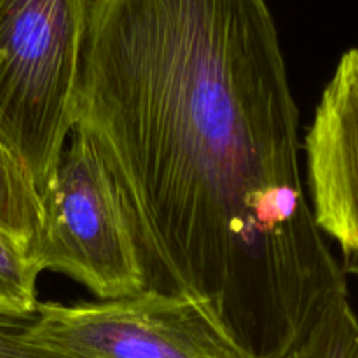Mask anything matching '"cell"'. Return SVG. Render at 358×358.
<instances>
[{"instance_id": "cell-3", "label": "cell", "mask_w": 358, "mask_h": 358, "mask_svg": "<svg viewBox=\"0 0 358 358\" xmlns=\"http://www.w3.org/2000/svg\"><path fill=\"white\" fill-rule=\"evenodd\" d=\"M41 194L42 226L31 245L41 271L83 283L101 301L145 292L136 245L112 175L79 129Z\"/></svg>"}, {"instance_id": "cell-6", "label": "cell", "mask_w": 358, "mask_h": 358, "mask_svg": "<svg viewBox=\"0 0 358 358\" xmlns=\"http://www.w3.org/2000/svg\"><path fill=\"white\" fill-rule=\"evenodd\" d=\"M42 199L27 168L0 142V231L30 252L42 226Z\"/></svg>"}, {"instance_id": "cell-8", "label": "cell", "mask_w": 358, "mask_h": 358, "mask_svg": "<svg viewBox=\"0 0 358 358\" xmlns=\"http://www.w3.org/2000/svg\"><path fill=\"white\" fill-rule=\"evenodd\" d=\"M41 269L28 252L0 231V313L30 315L37 310Z\"/></svg>"}, {"instance_id": "cell-1", "label": "cell", "mask_w": 358, "mask_h": 358, "mask_svg": "<svg viewBox=\"0 0 358 358\" xmlns=\"http://www.w3.org/2000/svg\"><path fill=\"white\" fill-rule=\"evenodd\" d=\"M266 0H91L76 122L112 175L145 292L282 358L345 273L315 224Z\"/></svg>"}, {"instance_id": "cell-4", "label": "cell", "mask_w": 358, "mask_h": 358, "mask_svg": "<svg viewBox=\"0 0 358 358\" xmlns=\"http://www.w3.org/2000/svg\"><path fill=\"white\" fill-rule=\"evenodd\" d=\"M35 332L77 358H241L198 303L171 294L38 303Z\"/></svg>"}, {"instance_id": "cell-2", "label": "cell", "mask_w": 358, "mask_h": 358, "mask_svg": "<svg viewBox=\"0 0 358 358\" xmlns=\"http://www.w3.org/2000/svg\"><path fill=\"white\" fill-rule=\"evenodd\" d=\"M91 0H0V142L38 194L76 122Z\"/></svg>"}, {"instance_id": "cell-5", "label": "cell", "mask_w": 358, "mask_h": 358, "mask_svg": "<svg viewBox=\"0 0 358 358\" xmlns=\"http://www.w3.org/2000/svg\"><path fill=\"white\" fill-rule=\"evenodd\" d=\"M315 224L358 255V48L339 58L304 140Z\"/></svg>"}, {"instance_id": "cell-9", "label": "cell", "mask_w": 358, "mask_h": 358, "mask_svg": "<svg viewBox=\"0 0 358 358\" xmlns=\"http://www.w3.org/2000/svg\"><path fill=\"white\" fill-rule=\"evenodd\" d=\"M35 324L37 310L30 315L0 313V358H77L42 341Z\"/></svg>"}, {"instance_id": "cell-7", "label": "cell", "mask_w": 358, "mask_h": 358, "mask_svg": "<svg viewBox=\"0 0 358 358\" xmlns=\"http://www.w3.org/2000/svg\"><path fill=\"white\" fill-rule=\"evenodd\" d=\"M282 358H358V318L348 292L338 294L306 338Z\"/></svg>"}]
</instances>
